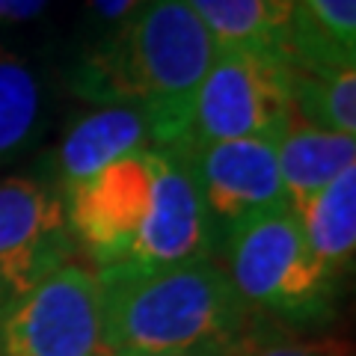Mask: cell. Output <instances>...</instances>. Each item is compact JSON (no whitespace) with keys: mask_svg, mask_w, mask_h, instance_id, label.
<instances>
[{"mask_svg":"<svg viewBox=\"0 0 356 356\" xmlns=\"http://www.w3.org/2000/svg\"><path fill=\"white\" fill-rule=\"evenodd\" d=\"M291 211L315 259L339 276L350 270L356 252V166H348Z\"/></svg>","mask_w":356,"mask_h":356,"instance_id":"12","label":"cell"},{"mask_svg":"<svg viewBox=\"0 0 356 356\" xmlns=\"http://www.w3.org/2000/svg\"><path fill=\"white\" fill-rule=\"evenodd\" d=\"M229 356H330L312 344H241L229 348Z\"/></svg>","mask_w":356,"mask_h":356,"instance_id":"16","label":"cell"},{"mask_svg":"<svg viewBox=\"0 0 356 356\" xmlns=\"http://www.w3.org/2000/svg\"><path fill=\"white\" fill-rule=\"evenodd\" d=\"M300 9L348 54L356 51V0H297Z\"/></svg>","mask_w":356,"mask_h":356,"instance_id":"15","label":"cell"},{"mask_svg":"<svg viewBox=\"0 0 356 356\" xmlns=\"http://www.w3.org/2000/svg\"><path fill=\"white\" fill-rule=\"evenodd\" d=\"M143 356H229V348H202V350H181V353H143Z\"/></svg>","mask_w":356,"mask_h":356,"instance_id":"19","label":"cell"},{"mask_svg":"<svg viewBox=\"0 0 356 356\" xmlns=\"http://www.w3.org/2000/svg\"><path fill=\"white\" fill-rule=\"evenodd\" d=\"M146 3V0H89V9L98 21H107V24H119L128 15H134L137 9Z\"/></svg>","mask_w":356,"mask_h":356,"instance_id":"17","label":"cell"},{"mask_svg":"<svg viewBox=\"0 0 356 356\" xmlns=\"http://www.w3.org/2000/svg\"><path fill=\"white\" fill-rule=\"evenodd\" d=\"M291 98L297 119L315 128L356 137V65L324 77L294 74Z\"/></svg>","mask_w":356,"mask_h":356,"instance_id":"14","label":"cell"},{"mask_svg":"<svg viewBox=\"0 0 356 356\" xmlns=\"http://www.w3.org/2000/svg\"><path fill=\"white\" fill-rule=\"evenodd\" d=\"M44 6L48 0H0V21H30Z\"/></svg>","mask_w":356,"mask_h":356,"instance_id":"18","label":"cell"},{"mask_svg":"<svg viewBox=\"0 0 356 356\" xmlns=\"http://www.w3.org/2000/svg\"><path fill=\"white\" fill-rule=\"evenodd\" d=\"M217 48L187 0H146L81 60L72 89L98 107L146 110L154 149L181 152L191 143L193 95Z\"/></svg>","mask_w":356,"mask_h":356,"instance_id":"1","label":"cell"},{"mask_svg":"<svg viewBox=\"0 0 356 356\" xmlns=\"http://www.w3.org/2000/svg\"><path fill=\"white\" fill-rule=\"evenodd\" d=\"M154 149V131L146 110L140 107H98L65 131L57 149V178L60 191H72L104 166L137 152Z\"/></svg>","mask_w":356,"mask_h":356,"instance_id":"9","label":"cell"},{"mask_svg":"<svg viewBox=\"0 0 356 356\" xmlns=\"http://www.w3.org/2000/svg\"><path fill=\"white\" fill-rule=\"evenodd\" d=\"M229 280L247 309L288 324H318L332 315L341 276L315 259L291 208L264 211L222 235Z\"/></svg>","mask_w":356,"mask_h":356,"instance_id":"3","label":"cell"},{"mask_svg":"<svg viewBox=\"0 0 356 356\" xmlns=\"http://www.w3.org/2000/svg\"><path fill=\"white\" fill-rule=\"evenodd\" d=\"M98 282L107 356L232 348L247 330L250 309L214 259Z\"/></svg>","mask_w":356,"mask_h":356,"instance_id":"2","label":"cell"},{"mask_svg":"<svg viewBox=\"0 0 356 356\" xmlns=\"http://www.w3.org/2000/svg\"><path fill=\"white\" fill-rule=\"evenodd\" d=\"M276 161H280L288 208H294L348 166H356V137L315 128L294 116L285 134L276 140Z\"/></svg>","mask_w":356,"mask_h":356,"instance_id":"10","label":"cell"},{"mask_svg":"<svg viewBox=\"0 0 356 356\" xmlns=\"http://www.w3.org/2000/svg\"><path fill=\"white\" fill-rule=\"evenodd\" d=\"M0 356H107L95 270L69 261L0 309Z\"/></svg>","mask_w":356,"mask_h":356,"instance_id":"5","label":"cell"},{"mask_svg":"<svg viewBox=\"0 0 356 356\" xmlns=\"http://www.w3.org/2000/svg\"><path fill=\"white\" fill-rule=\"evenodd\" d=\"M217 235L264 211L288 208L276 140L193 143L181 149Z\"/></svg>","mask_w":356,"mask_h":356,"instance_id":"8","label":"cell"},{"mask_svg":"<svg viewBox=\"0 0 356 356\" xmlns=\"http://www.w3.org/2000/svg\"><path fill=\"white\" fill-rule=\"evenodd\" d=\"M220 48H250L285 57L297 0H187Z\"/></svg>","mask_w":356,"mask_h":356,"instance_id":"11","label":"cell"},{"mask_svg":"<svg viewBox=\"0 0 356 356\" xmlns=\"http://www.w3.org/2000/svg\"><path fill=\"white\" fill-rule=\"evenodd\" d=\"M42 110V81L33 63L0 44V163L30 149L39 131Z\"/></svg>","mask_w":356,"mask_h":356,"instance_id":"13","label":"cell"},{"mask_svg":"<svg viewBox=\"0 0 356 356\" xmlns=\"http://www.w3.org/2000/svg\"><path fill=\"white\" fill-rule=\"evenodd\" d=\"M74 241L95 264V276L119 273L146 229L154 199V149L104 166L63 193Z\"/></svg>","mask_w":356,"mask_h":356,"instance_id":"6","label":"cell"},{"mask_svg":"<svg viewBox=\"0 0 356 356\" xmlns=\"http://www.w3.org/2000/svg\"><path fill=\"white\" fill-rule=\"evenodd\" d=\"M74 241L65 220V199L54 181L3 178L0 181V309L33 291L69 264Z\"/></svg>","mask_w":356,"mask_h":356,"instance_id":"7","label":"cell"},{"mask_svg":"<svg viewBox=\"0 0 356 356\" xmlns=\"http://www.w3.org/2000/svg\"><path fill=\"white\" fill-rule=\"evenodd\" d=\"M291 69L273 54L217 48L191 104V143L280 140L294 119Z\"/></svg>","mask_w":356,"mask_h":356,"instance_id":"4","label":"cell"}]
</instances>
